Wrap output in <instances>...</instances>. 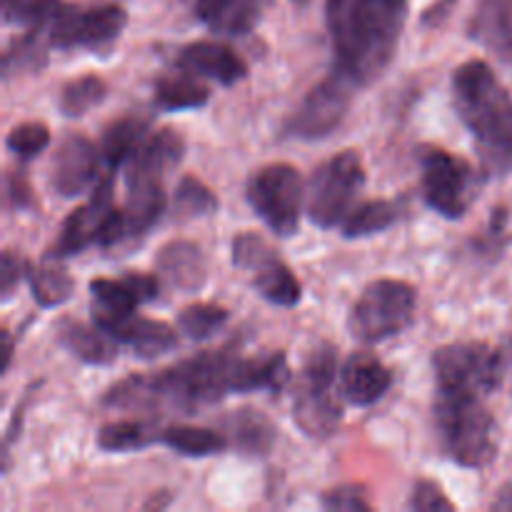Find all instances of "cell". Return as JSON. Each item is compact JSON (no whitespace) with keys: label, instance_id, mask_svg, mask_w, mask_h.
<instances>
[{"label":"cell","instance_id":"obj_23","mask_svg":"<svg viewBox=\"0 0 512 512\" xmlns=\"http://www.w3.org/2000/svg\"><path fill=\"white\" fill-rule=\"evenodd\" d=\"M290 383L288 355L283 350L275 353L255 355V358H240L235 355L233 363V393H283Z\"/></svg>","mask_w":512,"mask_h":512},{"label":"cell","instance_id":"obj_2","mask_svg":"<svg viewBox=\"0 0 512 512\" xmlns=\"http://www.w3.org/2000/svg\"><path fill=\"white\" fill-rule=\"evenodd\" d=\"M233 363L235 353L230 350H208L160 373L120 380L105 393L103 403L135 413L180 410L193 415L198 408L215 405L233 393Z\"/></svg>","mask_w":512,"mask_h":512},{"label":"cell","instance_id":"obj_22","mask_svg":"<svg viewBox=\"0 0 512 512\" xmlns=\"http://www.w3.org/2000/svg\"><path fill=\"white\" fill-rule=\"evenodd\" d=\"M468 38L498 58H512V0H480L468 20Z\"/></svg>","mask_w":512,"mask_h":512},{"label":"cell","instance_id":"obj_38","mask_svg":"<svg viewBox=\"0 0 512 512\" xmlns=\"http://www.w3.org/2000/svg\"><path fill=\"white\" fill-rule=\"evenodd\" d=\"M173 208L180 218H208L220 208V200L215 198L213 190L205 183H200L193 175H183L175 185Z\"/></svg>","mask_w":512,"mask_h":512},{"label":"cell","instance_id":"obj_31","mask_svg":"<svg viewBox=\"0 0 512 512\" xmlns=\"http://www.w3.org/2000/svg\"><path fill=\"white\" fill-rule=\"evenodd\" d=\"M400 205L395 200H368V203L355 205L353 213L343 220L340 233L345 240L373 238V235L385 233L400 220Z\"/></svg>","mask_w":512,"mask_h":512},{"label":"cell","instance_id":"obj_5","mask_svg":"<svg viewBox=\"0 0 512 512\" xmlns=\"http://www.w3.org/2000/svg\"><path fill=\"white\" fill-rule=\"evenodd\" d=\"M418 310V293L410 283L395 278L373 280L350 310L348 328L360 343H383L405 333Z\"/></svg>","mask_w":512,"mask_h":512},{"label":"cell","instance_id":"obj_19","mask_svg":"<svg viewBox=\"0 0 512 512\" xmlns=\"http://www.w3.org/2000/svg\"><path fill=\"white\" fill-rule=\"evenodd\" d=\"M185 155V138L173 128L150 133L133 158L123 165L128 180H163L170 170L180 165Z\"/></svg>","mask_w":512,"mask_h":512},{"label":"cell","instance_id":"obj_41","mask_svg":"<svg viewBox=\"0 0 512 512\" xmlns=\"http://www.w3.org/2000/svg\"><path fill=\"white\" fill-rule=\"evenodd\" d=\"M320 505L325 510L333 512H370L373 505H370L368 493H365L360 485H340V488L328 490V493L320 498Z\"/></svg>","mask_w":512,"mask_h":512},{"label":"cell","instance_id":"obj_17","mask_svg":"<svg viewBox=\"0 0 512 512\" xmlns=\"http://www.w3.org/2000/svg\"><path fill=\"white\" fill-rule=\"evenodd\" d=\"M393 388V373L380 358L370 353H353L338 375V393L355 408H370Z\"/></svg>","mask_w":512,"mask_h":512},{"label":"cell","instance_id":"obj_15","mask_svg":"<svg viewBox=\"0 0 512 512\" xmlns=\"http://www.w3.org/2000/svg\"><path fill=\"white\" fill-rule=\"evenodd\" d=\"M100 145L85 135H68L50 160V188L60 195V198H78L83 195L90 185H98L100 175Z\"/></svg>","mask_w":512,"mask_h":512},{"label":"cell","instance_id":"obj_11","mask_svg":"<svg viewBox=\"0 0 512 512\" xmlns=\"http://www.w3.org/2000/svg\"><path fill=\"white\" fill-rule=\"evenodd\" d=\"M128 25V13L120 5H100V8H75L60 3L43 33L53 48L73 50H103L123 35Z\"/></svg>","mask_w":512,"mask_h":512},{"label":"cell","instance_id":"obj_36","mask_svg":"<svg viewBox=\"0 0 512 512\" xmlns=\"http://www.w3.org/2000/svg\"><path fill=\"white\" fill-rule=\"evenodd\" d=\"M228 320V308H220V305L213 303H198L180 310L178 318H175V325H178V333L183 338L200 343V340H210L213 335H218L228 325Z\"/></svg>","mask_w":512,"mask_h":512},{"label":"cell","instance_id":"obj_8","mask_svg":"<svg viewBox=\"0 0 512 512\" xmlns=\"http://www.w3.org/2000/svg\"><path fill=\"white\" fill-rule=\"evenodd\" d=\"M245 198L260 220L280 238H293L305 210V188L298 168L270 163L255 170L245 185Z\"/></svg>","mask_w":512,"mask_h":512},{"label":"cell","instance_id":"obj_33","mask_svg":"<svg viewBox=\"0 0 512 512\" xmlns=\"http://www.w3.org/2000/svg\"><path fill=\"white\" fill-rule=\"evenodd\" d=\"M475 148L488 175L512 173V108L485 133L475 135Z\"/></svg>","mask_w":512,"mask_h":512},{"label":"cell","instance_id":"obj_1","mask_svg":"<svg viewBox=\"0 0 512 512\" xmlns=\"http://www.w3.org/2000/svg\"><path fill=\"white\" fill-rule=\"evenodd\" d=\"M408 20V0H325L335 65L355 88L375 83L393 63Z\"/></svg>","mask_w":512,"mask_h":512},{"label":"cell","instance_id":"obj_40","mask_svg":"<svg viewBox=\"0 0 512 512\" xmlns=\"http://www.w3.org/2000/svg\"><path fill=\"white\" fill-rule=\"evenodd\" d=\"M270 255H275V248L268 240L260 238L258 233H240L233 240V265L238 270H245V273L258 268Z\"/></svg>","mask_w":512,"mask_h":512},{"label":"cell","instance_id":"obj_25","mask_svg":"<svg viewBox=\"0 0 512 512\" xmlns=\"http://www.w3.org/2000/svg\"><path fill=\"white\" fill-rule=\"evenodd\" d=\"M263 0H195V15L220 35H248L258 25Z\"/></svg>","mask_w":512,"mask_h":512},{"label":"cell","instance_id":"obj_48","mask_svg":"<svg viewBox=\"0 0 512 512\" xmlns=\"http://www.w3.org/2000/svg\"><path fill=\"white\" fill-rule=\"evenodd\" d=\"M493 508L495 510H505V508H512V490L510 488H505L503 490V493H500L498 495V500H495V503H493Z\"/></svg>","mask_w":512,"mask_h":512},{"label":"cell","instance_id":"obj_4","mask_svg":"<svg viewBox=\"0 0 512 512\" xmlns=\"http://www.w3.org/2000/svg\"><path fill=\"white\" fill-rule=\"evenodd\" d=\"M338 375V355L333 345L320 343L310 350L293 395V420L308 438H330L343 423L340 393H335Z\"/></svg>","mask_w":512,"mask_h":512},{"label":"cell","instance_id":"obj_27","mask_svg":"<svg viewBox=\"0 0 512 512\" xmlns=\"http://www.w3.org/2000/svg\"><path fill=\"white\" fill-rule=\"evenodd\" d=\"M148 128L150 120L140 118V115H125V118L113 120L100 138V155H103L105 165L110 170L123 168L148 138Z\"/></svg>","mask_w":512,"mask_h":512},{"label":"cell","instance_id":"obj_32","mask_svg":"<svg viewBox=\"0 0 512 512\" xmlns=\"http://www.w3.org/2000/svg\"><path fill=\"white\" fill-rule=\"evenodd\" d=\"M160 443L183 458H210V455L223 453L230 445L225 433L195 428V425H168L160 430Z\"/></svg>","mask_w":512,"mask_h":512},{"label":"cell","instance_id":"obj_43","mask_svg":"<svg viewBox=\"0 0 512 512\" xmlns=\"http://www.w3.org/2000/svg\"><path fill=\"white\" fill-rule=\"evenodd\" d=\"M25 275H28V260L18 258L13 250H5L3 263H0V293H3V300H10V295L15 293L20 280H25Z\"/></svg>","mask_w":512,"mask_h":512},{"label":"cell","instance_id":"obj_46","mask_svg":"<svg viewBox=\"0 0 512 512\" xmlns=\"http://www.w3.org/2000/svg\"><path fill=\"white\" fill-rule=\"evenodd\" d=\"M0 338H3V373H8L10 370V360H13V335H10V330H3L0 333Z\"/></svg>","mask_w":512,"mask_h":512},{"label":"cell","instance_id":"obj_26","mask_svg":"<svg viewBox=\"0 0 512 512\" xmlns=\"http://www.w3.org/2000/svg\"><path fill=\"white\" fill-rule=\"evenodd\" d=\"M250 283L258 290L260 298L278 305V308H295L303 298V285L295 278L293 270L278 258V253L263 260L255 270H250Z\"/></svg>","mask_w":512,"mask_h":512},{"label":"cell","instance_id":"obj_13","mask_svg":"<svg viewBox=\"0 0 512 512\" xmlns=\"http://www.w3.org/2000/svg\"><path fill=\"white\" fill-rule=\"evenodd\" d=\"M125 188H128V195H125L123 208L115 210L100 240L103 250H123L140 243L158 225L168 205L163 180H128Z\"/></svg>","mask_w":512,"mask_h":512},{"label":"cell","instance_id":"obj_47","mask_svg":"<svg viewBox=\"0 0 512 512\" xmlns=\"http://www.w3.org/2000/svg\"><path fill=\"white\" fill-rule=\"evenodd\" d=\"M503 365H505V378H508L510 375V388H512V338H508L505 340V345L503 348Z\"/></svg>","mask_w":512,"mask_h":512},{"label":"cell","instance_id":"obj_29","mask_svg":"<svg viewBox=\"0 0 512 512\" xmlns=\"http://www.w3.org/2000/svg\"><path fill=\"white\" fill-rule=\"evenodd\" d=\"M210 100V90L198 75L188 73L180 68L178 73L163 75L155 83V108L165 110V113H175V110H198Z\"/></svg>","mask_w":512,"mask_h":512},{"label":"cell","instance_id":"obj_45","mask_svg":"<svg viewBox=\"0 0 512 512\" xmlns=\"http://www.w3.org/2000/svg\"><path fill=\"white\" fill-rule=\"evenodd\" d=\"M455 3H458V0H438V3L430 5L423 15L425 28H438L440 23H445V20L450 18V13H453Z\"/></svg>","mask_w":512,"mask_h":512},{"label":"cell","instance_id":"obj_34","mask_svg":"<svg viewBox=\"0 0 512 512\" xmlns=\"http://www.w3.org/2000/svg\"><path fill=\"white\" fill-rule=\"evenodd\" d=\"M88 290L93 298V320L123 318L143 305L125 278H95L90 280Z\"/></svg>","mask_w":512,"mask_h":512},{"label":"cell","instance_id":"obj_7","mask_svg":"<svg viewBox=\"0 0 512 512\" xmlns=\"http://www.w3.org/2000/svg\"><path fill=\"white\" fill-rule=\"evenodd\" d=\"M433 370L438 393L485 398L505 383L503 350L483 340L443 345L433 353Z\"/></svg>","mask_w":512,"mask_h":512},{"label":"cell","instance_id":"obj_44","mask_svg":"<svg viewBox=\"0 0 512 512\" xmlns=\"http://www.w3.org/2000/svg\"><path fill=\"white\" fill-rule=\"evenodd\" d=\"M5 193H8L10 205H13L15 210L35 208L33 188H30L28 178H25V173H20V170L8 173V178H5Z\"/></svg>","mask_w":512,"mask_h":512},{"label":"cell","instance_id":"obj_16","mask_svg":"<svg viewBox=\"0 0 512 512\" xmlns=\"http://www.w3.org/2000/svg\"><path fill=\"white\" fill-rule=\"evenodd\" d=\"M95 325L113 335L120 345L133 350L138 358L153 360L165 353H173L178 348V333L170 328L168 323L160 320L143 318V315H123V318H98L93 320Z\"/></svg>","mask_w":512,"mask_h":512},{"label":"cell","instance_id":"obj_35","mask_svg":"<svg viewBox=\"0 0 512 512\" xmlns=\"http://www.w3.org/2000/svg\"><path fill=\"white\" fill-rule=\"evenodd\" d=\"M48 48H53L43 30L28 28V33L15 38L3 55V73L10 78L13 73L25 70H43L48 63Z\"/></svg>","mask_w":512,"mask_h":512},{"label":"cell","instance_id":"obj_37","mask_svg":"<svg viewBox=\"0 0 512 512\" xmlns=\"http://www.w3.org/2000/svg\"><path fill=\"white\" fill-rule=\"evenodd\" d=\"M105 95H108V85L98 75L75 78L65 83L63 90H60V113L68 115V118H80V115L90 113L95 105L103 103Z\"/></svg>","mask_w":512,"mask_h":512},{"label":"cell","instance_id":"obj_12","mask_svg":"<svg viewBox=\"0 0 512 512\" xmlns=\"http://www.w3.org/2000/svg\"><path fill=\"white\" fill-rule=\"evenodd\" d=\"M353 90L355 85L348 78H343L338 70H333L328 78L313 85V90L305 95L300 108L285 125V135L310 140V143L333 135L348 115L350 103H353Z\"/></svg>","mask_w":512,"mask_h":512},{"label":"cell","instance_id":"obj_28","mask_svg":"<svg viewBox=\"0 0 512 512\" xmlns=\"http://www.w3.org/2000/svg\"><path fill=\"white\" fill-rule=\"evenodd\" d=\"M33 300L40 308H58L73 298L75 283L68 270L60 265V258H45L43 263H28L25 275Z\"/></svg>","mask_w":512,"mask_h":512},{"label":"cell","instance_id":"obj_42","mask_svg":"<svg viewBox=\"0 0 512 512\" xmlns=\"http://www.w3.org/2000/svg\"><path fill=\"white\" fill-rule=\"evenodd\" d=\"M410 510L418 512H450L455 510V505L445 498L443 488L433 480H415L413 493H410Z\"/></svg>","mask_w":512,"mask_h":512},{"label":"cell","instance_id":"obj_10","mask_svg":"<svg viewBox=\"0 0 512 512\" xmlns=\"http://www.w3.org/2000/svg\"><path fill=\"white\" fill-rule=\"evenodd\" d=\"M453 103L473 138L512 108L510 93L503 88L495 70L480 58L468 60L453 73Z\"/></svg>","mask_w":512,"mask_h":512},{"label":"cell","instance_id":"obj_49","mask_svg":"<svg viewBox=\"0 0 512 512\" xmlns=\"http://www.w3.org/2000/svg\"><path fill=\"white\" fill-rule=\"evenodd\" d=\"M295 3H300V0H295Z\"/></svg>","mask_w":512,"mask_h":512},{"label":"cell","instance_id":"obj_14","mask_svg":"<svg viewBox=\"0 0 512 512\" xmlns=\"http://www.w3.org/2000/svg\"><path fill=\"white\" fill-rule=\"evenodd\" d=\"M113 188V173L103 175L98 180L93 195L63 220L58 238H55L53 248L48 250L50 258H70V255L88 250L90 245H100L105 228H108L115 210H118L113 200Z\"/></svg>","mask_w":512,"mask_h":512},{"label":"cell","instance_id":"obj_39","mask_svg":"<svg viewBox=\"0 0 512 512\" xmlns=\"http://www.w3.org/2000/svg\"><path fill=\"white\" fill-rule=\"evenodd\" d=\"M5 145H8L10 153L20 160H33L38 158L40 153H45L50 145V128L45 123H20L15 125L13 130L5 138Z\"/></svg>","mask_w":512,"mask_h":512},{"label":"cell","instance_id":"obj_30","mask_svg":"<svg viewBox=\"0 0 512 512\" xmlns=\"http://www.w3.org/2000/svg\"><path fill=\"white\" fill-rule=\"evenodd\" d=\"M160 430L153 420H115L98 430V448L105 453H138L160 443Z\"/></svg>","mask_w":512,"mask_h":512},{"label":"cell","instance_id":"obj_20","mask_svg":"<svg viewBox=\"0 0 512 512\" xmlns=\"http://www.w3.org/2000/svg\"><path fill=\"white\" fill-rule=\"evenodd\" d=\"M155 273L178 293H198L208 283V263L200 245L190 240H170L155 258Z\"/></svg>","mask_w":512,"mask_h":512},{"label":"cell","instance_id":"obj_21","mask_svg":"<svg viewBox=\"0 0 512 512\" xmlns=\"http://www.w3.org/2000/svg\"><path fill=\"white\" fill-rule=\"evenodd\" d=\"M55 340L65 353L85 365H110L118 355V340L100 325H85L80 320L63 318L55 325Z\"/></svg>","mask_w":512,"mask_h":512},{"label":"cell","instance_id":"obj_6","mask_svg":"<svg viewBox=\"0 0 512 512\" xmlns=\"http://www.w3.org/2000/svg\"><path fill=\"white\" fill-rule=\"evenodd\" d=\"M363 185V158L355 150H343L320 163L305 188V213L310 223L323 230L340 228L353 213Z\"/></svg>","mask_w":512,"mask_h":512},{"label":"cell","instance_id":"obj_24","mask_svg":"<svg viewBox=\"0 0 512 512\" xmlns=\"http://www.w3.org/2000/svg\"><path fill=\"white\" fill-rule=\"evenodd\" d=\"M223 433L228 438V443L233 445L238 453L248 455V458H265L270 450L275 448V433L273 420L265 418L263 413H258L255 408H240L225 418Z\"/></svg>","mask_w":512,"mask_h":512},{"label":"cell","instance_id":"obj_3","mask_svg":"<svg viewBox=\"0 0 512 512\" xmlns=\"http://www.w3.org/2000/svg\"><path fill=\"white\" fill-rule=\"evenodd\" d=\"M435 428L445 458L460 468H485L498 455V425L478 395L438 393Z\"/></svg>","mask_w":512,"mask_h":512},{"label":"cell","instance_id":"obj_9","mask_svg":"<svg viewBox=\"0 0 512 512\" xmlns=\"http://www.w3.org/2000/svg\"><path fill=\"white\" fill-rule=\"evenodd\" d=\"M420 188L423 200L430 210L445 220H460L468 215L470 205L478 193V175L465 158L448 153V150L430 148L420 155Z\"/></svg>","mask_w":512,"mask_h":512},{"label":"cell","instance_id":"obj_18","mask_svg":"<svg viewBox=\"0 0 512 512\" xmlns=\"http://www.w3.org/2000/svg\"><path fill=\"white\" fill-rule=\"evenodd\" d=\"M178 68H185L198 78L215 80L223 88H233L248 75L243 58L230 45L215 43V40H198V43L185 45L178 55Z\"/></svg>","mask_w":512,"mask_h":512}]
</instances>
